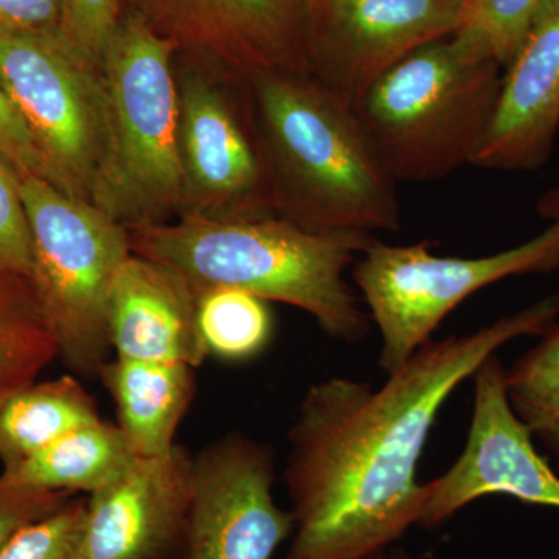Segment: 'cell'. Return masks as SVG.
<instances>
[{
  "instance_id": "8fae6325",
  "label": "cell",
  "mask_w": 559,
  "mask_h": 559,
  "mask_svg": "<svg viewBox=\"0 0 559 559\" xmlns=\"http://www.w3.org/2000/svg\"><path fill=\"white\" fill-rule=\"evenodd\" d=\"M274 481V450L252 437L231 432L202 448L180 559H272L296 528Z\"/></svg>"
},
{
  "instance_id": "8992f818",
  "label": "cell",
  "mask_w": 559,
  "mask_h": 559,
  "mask_svg": "<svg viewBox=\"0 0 559 559\" xmlns=\"http://www.w3.org/2000/svg\"><path fill=\"white\" fill-rule=\"evenodd\" d=\"M21 191L32 231L31 280L58 359L75 377H98L112 349L110 288L132 253L130 230L39 176L21 173Z\"/></svg>"
},
{
  "instance_id": "603a6c76",
  "label": "cell",
  "mask_w": 559,
  "mask_h": 559,
  "mask_svg": "<svg viewBox=\"0 0 559 559\" xmlns=\"http://www.w3.org/2000/svg\"><path fill=\"white\" fill-rule=\"evenodd\" d=\"M547 0H463L454 38L473 53L506 68Z\"/></svg>"
},
{
  "instance_id": "ac0fdd59",
  "label": "cell",
  "mask_w": 559,
  "mask_h": 559,
  "mask_svg": "<svg viewBox=\"0 0 559 559\" xmlns=\"http://www.w3.org/2000/svg\"><path fill=\"white\" fill-rule=\"evenodd\" d=\"M138 457L119 426L105 419L66 433L38 454L5 466L0 476L62 492L100 491Z\"/></svg>"
},
{
  "instance_id": "7402d4cb",
  "label": "cell",
  "mask_w": 559,
  "mask_h": 559,
  "mask_svg": "<svg viewBox=\"0 0 559 559\" xmlns=\"http://www.w3.org/2000/svg\"><path fill=\"white\" fill-rule=\"evenodd\" d=\"M511 407L559 468V320L507 370Z\"/></svg>"
},
{
  "instance_id": "d4e9b609",
  "label": "cell",
  "mask_w": 559,
  "mask_h": 559,
  "mask_svg": "<svg viewBox=\"0 0 559 559\" xmlns=\"http://www.w3.org/2000/svg\"><path fill=\"white\" fill-rule=\"evenodd\" d=\"M127 11V0H62L60 35L84 60L103 57Z\"/></svg>"
},
{
  "instance_id": "4316f807",
  "label": "cell",
  "mask_w": 559,
  "mask_h": 559,
  "mask_svg": "<svg viewBox=\"0 0 559 559\" xmlns=\"http://www.w3.org/2000/svg\"><path fill=\"white\" fill-rule=\"evenodd\" d=\"M72 499L70 492L28 487L0 476V551L17 532Z\"/></svg>"
},
{
  "instance_id": "6da1fadb",
  "label": "cell",
  "mask_w": 559,
  "mask_h": 559,
  "mask_svg": "<svg viewBox=\"0 0 559 559\" xmlns=\"http://www.w3.org/2000/svg\"><path fill=\"white\" fill-rule=\"evenodd\" d=\"M558 316L550 296L474 333L430 340L380 389L348 378L312 384L288 432L283 479L296 528L282 559H370L418 525L417 466L441 407L500 347L539 337Z\"/></svg>"
},
{
  "instance_id": "52a82bcc",
  "label": "cell",
  "mask_w": 559,
  "mask_h": 559,
  "mask_svg": "<svg viewBox=\"0 0 559 559\" xmlns=\"http://www.w3.org/2000/svg\"><path fill=\"white\" fill-rule=\"evenodd\" d=\"M547 227L516 248L480 259L432 255L428 242L374 240L353 264V280L381 334L380 366L401 369L460 304L503 278L559 271V189L544 194Z\"/></svg>"
},
{
  "instance_id": "2e32d148",
  "label": "cell",
  "mask_w": 559,
  "mask_h": 559,
  "mask_svg": "<svg viewBox=\"0 0 559 559\" xmlns=\"http://www.w3.org/2000/svg\"><path fill=\"white\" fill-rule=\"evenodd\" d=\"M198 294L167 264L132 252L110 288V348L119 358L202 366Z\"/></svg>"
},
{
  "instance_id": "4fadbf2b",
  "label": "cell",
  "mask_w": 559,
  "mask_h": 559,
  "mask_svg": "<svg viewBox=\"0 0 559 559\" xmlns=\"http://www.w3.org/2000/svg\"><path fill=\"white\" fill-rule=\"evenodd\" d=\"M312 0H127L180 53L245 79L266 72L310 75L307 27Z\"/></svg>"
},
{
  "instance_id": "3957f363",
  "label": "cell",
  "mask_w": 559,
  "mask_h": 559,
  "mask_svg": "<svg viewBox=\"0 0 559 559\" xmlns=\"http://www.w3.org/2000/svg\"><path fill=\"white\" fill-rule=\"evenodd\" d=\"M280 218L312 234L396 231V182L355 109L311 75L249 79Z\"/></svg>"
},
{
  "instance_id": "ba28073f",
  "label": "cell",
  "mask_w": 559,
  "mask_h": 559,
  "mask_svg": "<svg viewBox=\"0 0 559 559\" xmlns=\"http://www.w3.org/2000/svg\"><path fill=\"white\" fill-rule=\"evenodd\" d=\"M182 207L178 219L277 216L255 103L245 76L176 53Z\"/></svg>"
},
{
  "instance_id": "5bb4252c",
  "label": "cell",
  "mask_w": 559,
  "mask_h": 559,
  "mask_svg": "<svg viewBox=\"0 0 559 559\" xmlns=\"http://www.w3.org/2000/svg\"><path fill=\"white\" fill-rule=\"evenodd\" d=\"M193 489V454L135 457L86 500L90 559H180Z\"/></svg>"
},
{
  "instance_id": "d6986e66",
  "label": "cell",
  "mask_w": 559,
  "mask_h": 559,
  "mask_svg": "<svg viewBox=\"0 0 559 559\" xmlns=\"http://www.w3.org/2000/svg\"><path fill=\"white\" fill-rule=\"evenodd\" d=\"M103 419L79 377L31 382L0 400L3 468L38 454L66 433Z\"/></svg>"
},
{
  "instance_id": "cb8c5ba5",
  "label": "cell",
  "mask_w": 559,
  "mask_h": 559,
  "mask_svg": "<svg viewBox=\"0 0 559 559\" xmlns=\"http://www.w3.org/2000/svg\"><path fill=\"white\" fill-rule=\"evenodd\" d=\"M86 500L70 499L61 509L17 532L0 559H90Z\"/></svg>"
},
{
  "instance_id": "484cf974",
  "label": "cell",
  "mask_w": 559,
  "mask_h": 559,
  "mask_svg": "<svg viewBox=\"0 0 559 559\" xmlns=\"http://www.w3.org/2000/svg\"><path fill=\"white\" fill-rule=\"evenodd\" d=\"M0 270L31 277L32 231L21 191V173L0 153Z\"/></svg>"
},
{
  "instance_id": "83f0119b",
  "label": "cell",
  "mask_w": 559,
  "mask_h": 559,
  "mask_svg": "<svg viewBox=\"0 0 559 559\" xmlns=\"http://www.w3.org/2000/svg\"><path fill=\"white\" fill-rule=\"evenodd\" d=\"M62 0H0V36L60 35Z\"/></svg>"
},
{
  "instance_id": "44dd1931",
  "label": "cell",
  "mask_w": 559,
  "mask_h": 559,
  "mask_svg": "<svg viewBox=\"0 0 559 559\" xmlns=\"http://www.w3.org/2000/svg\"><path fill=\"white\" fill-rule=\"evenodd\" d=\"M198 331L207 356L246 362L272 340L274 320L267 301L248 290L212 288L198 294Z\"/></svg>"
},
{
  "instance_id": "7c38bea8",
  "label": "cell",
  "mask_w": 559,
  "mask_h": 559,
  "mask_svg": "<svg viewBox=\"0 0 559 559\" xmlns=\"http://www.w3.org/2000/svg\"><path fill=\"white\" fill-rule=\"evenodd\" d=\"M474 407L465 450L443 476L425 484L418 525L443 522L485 496L559 510V477L535 448L532 432L511 407L507 369L496 355L474 371Z\"/></svg>"
},
{
  "instance_id": "4dcf8cb0",
  "label": "cell",
  "mask_w": 559,
  "mask_h": 559,
  "mask_svg": "<svg viewBox=\"0 0 559 559\" xmlns=\"http://www.w3.org/2000/svg\"><path fill=\"white\" fill-rule=\"evenodd\" d=\"M395 554H396V559H414V558H411L409 555L407 554H404V551H399V550H395Z\"/></svg>"
},
{
  "instance_id": "e0dca14e",
  "label": "cell",
  "mask_w": 559,
  "mask_h": 559,
  "mask_svg": "<svg viewBox=\"0 0 559 559\" xmlns=\"http://www.w3.org/2000/svg\"><path fill=\"white\" fill-rule=\"evenodd\" d=\"M194 367L114 356L103 364L100 378L117 407L124 439L140 457L170 452L176 432L189 411L197 378Z\"/></svg>"
},
{
  "instance_id": "30bf717a",
  "label": "cell",
  "mask_w": 559,
  "mask_h": 559,
  "mask_svg": "<svg viewBox=\"0 0 559 559\" xmlns=\"http://www.w3.org/2000/svg\"><path fill=\"white\" fill-rule=\"evenodd\" d=\"M463 0H312L310 75L349 109L419 47L457 31Z\"/></svg>"
},
{
  "instance_id": "ffe728a7",
  "label": "cell",
  "mask_w": 559,
  "mask_h": 559,
  "mask_svg": "<svg viewBox=\"0 0 559 559\" xmlns=\"http://www.w3.org/2000/svg\"><path fill=\"white\" fill-rule=\"evenodd\" d=\"M55 359L57 340L31 277L0 270V400L38 380Z\"/></svg>"
},
{
  "instance_id": "f1b7e54d",
  "label": "cell",
  "mask_w": 559,
  "mask_h": 559,
  "mask_svg": "<svg viewBox=\"0 0 559 559\" xmlns=\"http://www.w3.org/2000/svg\"><path fill=\"white\" fill-rule=\"evenodd\" d=\"M0 153L20 173L43 178V167L27 127L0 84Z\"/></svg>"
},
{
  "instance_id": "277c9868",
  "label": "cell",
  "mask_w": 559,
  "mask_h": 559,
  "mask_svg": "<svg viewBox=\"0 0 559 559\" xmlns=\"http://www.w3.org/2000/svg\"><path fill=\"white\" fill-rule=\"evenodd\" d=\"M176 53L127 10L103 57L108 145L92 204L127 229L171 223L182 207Z\"/></svg>"
},
{
  "instance_id": "f546056e",
  "label": "cell",
  "mask_w": 559,
  "mask_h": 559,
  "mask_svg": "<svg viewBox=\"0 0 559 559\" xmlns=\"http://www.w3.org/2000/svg\"><path fill=\"white\" fill-rule=\"evenodd\" d=\"M370 559H396L395 551H392V554H389L388 550L381 551V554L374 555V557H371Z\"/></svg>"
},
{
  "instance_id": "7a4b0ae2",
  "label": "cell",
  "mask_w": 559,
  "mask_h": 559,
  "mask_svg": "<svg viewBox=\"0 0 559 559\" xmlns=\"http://www.w3.org/2000/svg\"><path fill=\"white\" fill-rule=\"evenodd\" d=\"M130 230L131 250L167 264L194 293L248 290L308 312L334 341L366 340L370 318L345 278L373 235L312 234L289 221L175 219Z\"/></svg>"
},
{
  "instance_id": "9c48e42d",
  "label": "cell",
  "mask_w": 559,
  "mask_h": 559,
  "mask_svg": "<svg viewBox=\"0 0 559 559\" xmlns=\"http://www.w3.org/2000/svg\"><path fill=\"white\" fill-rule=\"evenodd\" d=\"M0 84L27 127L43 179L92 204L108 145L102 69L61 35L0 36Z\"/></svg>"
},
{
  "instance_id": "5b68a950",
  "label": "cell",
  "mask_w": 559,
  "mask_h": 559,
  "mask_svg": "<svg viewBox=\"0 0 559 559\" xmlns=\"http://www.w3.org/2000/svg\"><path fill=\"white\" fill-rule=\"evenodd\" d=\"M502 66L454 36L404 58L356 108L395 182H430L473 165L498 100Z\"/></svg>"
},
{
  "instance_id": "9a60e30c",
  "label": "cell",
  "mask_w": 559,
  "mask_h": 559,
  "mask_svg": "<svg viewBox=\"0 0 559 559\" xmlns=\"http://www.w3.org/2000/svg\"><path fill=\"white\" fill-rule=\"evenodd\" d=\"M559 131V0L530 22L506 68L474 167L535 171L549 160Z\"/></svg>"
}]
</instances>
